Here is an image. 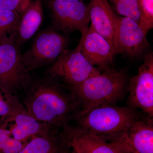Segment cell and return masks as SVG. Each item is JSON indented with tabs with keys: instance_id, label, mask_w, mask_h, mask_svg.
Returning <instances> with one entry per match:
<instances>
[{
	"instance_id": "obj_19",
	"label": "cell",
	"mask_w": 153,
	"mask_h": 153,
	"mask_svg": "<svg viewBox=\"0 0 153 153\" xmlns=\"http://www.w3.org/2000/svg\"><path fill=\"white\" fill-rule=\"evenodd\" d=\"M26 142L15 140L10 135L7 123H0V153H18Z\"/></svg>"
},
{
	"instance_id": "obj_4",
	"label": "cell",
	"mask_w": 153,
	"mask_h": 153,
	"mask_svg": "<svg viewBox=\"0 0 153 153\" xmlns=\"http://www.w3.org/2000/svg\"><path fill=\"white\" fill-rule=\"evenodd\" d=\"M17 36L0 44V91L7 96L24 89L32 76L25 66Z\"/></svg>"
},
{
	"instance_id": "obj_3",
	"label": "cell",
	"mask_w": 153,
	"mask_h": 153,
	"mask_svg": "<svg viewBox=\"0 0 153 153\" xmlns=\"http://www.w3.org/2000/svg\"><path fill=\"white\" fill-rule=\"evenodd\" d=\"M126 80L123 72L112 68L67 88L80 105L79 117L98 105L117 102L123 95Z\"/></svg>"
},
{
	"instance_id": "obj_6",
	"label": "cell",
	"mask_w": 153,
	"mask_h": 153,
	"mask_svg": "<svg viewBox=\"0 0 153 153\" xmlns=\"http://www.w3.org/2000/svg\"><path fill=\"white\" fill-rule=\"evenodd\" d=\"M42 1L49 11L53 29L66 36L76 31L81 34L87 32L90 22L88 4L79 1Z\"/></svg>"
},
{
	"instance_id": "obj_20",
	"label": "cell",
	"mask_w": 153,
	"mask_h": 153,
	"mask_svg": "<svg viewBox=\"0 0 153 153\" xmlns=\"http://www.w3.org/2000/svg\"><path fill=\"white\" fill-rule=\"evenodd\" d=\"M111 3L115 10L122 16L128 17L133 19L139 25L140 15L137 0H107Z\"/></svg>"
},
{
	"instance_id": "obj_1",
	"label": "cell",
	"mask_w": 153,
	"mask_h": 153,
	"mask_svg": "<svg viewBox=\"0 0 153 153\" xmlns=\"http://www.w3.org/2000/svg\"><path fill=\"white\" fill-rule=\"evenodd\" d=\"M23 90L26 111L38 121L61 129L79 117L81 109L74 96L49 75L32 77Z\"/></svg>"
},
{
	"instance_id": "obj_11",
	"label": "cell",
	"mask_w": 153,
	"mask_h": 153,
	"mask_svg": "<svg viewBox=\"0 0 153 153\" xmlns=\"http://www.w3.org/2000/svg\"><path fill=\"white\" fill-rule=\"evenodd\" d=\"M81 38V52L88 63L104 71L113 68L114 58L117 52L106 39L91 25Z\"/></svg>"
},
{
	"instance_id": "obj_22",
	"label": "cell",
	"mask_w": 153,
	"mask_h": 153,
	"mask_svg": "<svg viewBox=\"0 0 153 153\" xmlns=\"http://www.w3.org/2000/svg\"><path fill=\"white\" fill-rule=\"evenodd\" d=\"M33 0H0V9L17 12L22 16Z\"/></svg>"
},
{
	"instance_id": "obj_23",
	"label": "cell",
	"mask_w": 153,
	"mask_h": 153,
	"mask_svg": "<svg viewBox=\"0 0 153 153\" xmlns=\"http://www.w3.org/2000/svg\"><path fill=\"white\" fill-rule=\"evenodd\" d=\"M47 1H83L87 0H47Z\"/></svg>"
},
{
	"instance_id": "obj_24",
	"label": "cell",
	"mask_w": 153,
	"mask_h": 153,
	"mask_svg": "<svg viewBox=\"0 0 153 153\" xmlns=\"http://www.w3.org/2000/svg\"><path fill=\"white\" fill-rule=\"evenodd\" d=\"M73 150V149H72ZM72 153H77L76 152H75V151L73 150V151H72Z\"/></svg>"
},
{
	"instance_id": "obj_9",
	"label": "cell",
	"mask_w": 153,
	"mask_h": 153,
	"mask_svg": "<svg viewBox=\"0 0 153 153\" xmlns=\"http://www.w3.org/2000/svg\"><path fill=\"white\" fill-rule=\"evenodd\" d=\"M147 34L133 19L117 16L116 42L118 54L134 57L141 56L149 45Z\"/></svg>"
},
{
	"instance_id": "obj_2",
	"label": "cell",
	"mask_w": 153,
	"mask_h": 153,
	"mask_svg": "<svg viewBox=\"0 0 153 153\" xmlns=\"http://www.w3.org/2000/svg\"><path fill=\"white\" fill-rule=\"evenodd\" d=\"M139 119L136 109L127 105L102 104L80 116L76 126L113 143Z\"/></svg>"
},
{
	"instance_id": "obj_15",
	"label": "cell",
	"mask_w": 153,
	"mask_h": 153,
	"mask_svg": "<svg viewBox=\"0 0 153 153\" xmlns=\"http://www.w3.org/2000/svg\"><path fill=\"white\" fill-rule=\"evenodd\" d=\"M42 0H33L21 16L16 43L22 49L37 32L44 19Z\"/></svg>"
},
{
	"instance_id": "obj_26",
	"label": "cell",
	"mask_w": 153,
	"mask_h": 153,
	"mask_svg": "<svg viewBox=\"0 0 153 153\" xmlns=\"http://www.w3.org/2000/svg\"></svg>"
},
{
	"instance_id": "obj_16",
	"label": "cell",
	"mask_w": 153,
	"mask_h": 153,
	"mask_svg": "<svg viewBox=\"0 0 153 153\" xmlns=\"http://www.w3.org/2000/svg\"><path fill=\"white\" fill-rule=\"evenodd\" d=\"M56 130L45 136L34 137L18 153H65L70 147L66 140Z\"/></svg>"
},
{
	"instance_id": "obj_7",
	"label": "cell",
	"mask_w": 153,
	"mask_h": 153,
	"mask_svg": "<svg viewBox=\"0 0 153 153\" xmlns=\"http://www.w3.org/2000/svg\"><path fill=\"white\" fill-rule=\"evenodd\" d=\"M68 41L66 36L53 28L41 31L22 54L25 66L30 71L53 64L66 49Z\"/></svg>"
},
{
	"instance_id": "obj_21",
	"label": "cell",
	"mask_w": 153,
	"mask_h": 153,
	"mask_svg": "<svg viewBox=\"0 0 153 153\" xmlns=\"http://www.w3.org/2000/svg\"><path fill=\"white\" fill-rule=\"evenodd\" d=\"M140 26L147 33L153 27V0H137Z\"/></svg>"
},
{
	"instance_id": "obj_13",
	"label": "cell",
	"mask_w": 153,
	"mask_h": 153,
	"mask_svg": "<svg viewBox=\"0 0 153 153\" xmlns=\"http://www.w3.org/2000/svg\"><path fill=\"white\" fill-rule=\"evenodd\" d=\"M89 17L92 27L106 39L118 53L116 42L117 16L107 0H89Z\"/></svg>"
},
{
	"instance_id": "obj_18",
	"label": "cell",
	"mask_w": 153,
	"mask_h": 153,
	"mask_svg": "<svg viewBox=\"0 0 153 153\" xmlns=\"http://www.w3.org/2000/svg\"><path fill=\"white\" fill-rule=\"evenodd\" d=\"M25 109L16 95L7 96L0 91V122H4Z\"/></svg>"
},
{
	"instance_id": "obj_25",
	"label": "cell",
	"mask_w": 153,
	"mask_h": 153,
	"mask_svg": "<svg viewBox=\"0 0 153 153\" xmlns=\"http://www.w3.org/2000/svg\"><path fill=\"white\" fill-rule=\"evenodd\" d=\"M65 153H72V152H67Z\"/></svg>"
},
{
	"instance_id": "obj_17",
	"label": "cell",
	"mask_w": 153,
	"mask_h": 153,
	"mask_svg": "<svg viewBox=\"0 0 153 153\" xmlns=\"http://www.w3.org/2000/svg\"><path fill=\"white\" fill-rule=\"evenodd\" d=\"M21 16L16 11L0 9V44L17 36Z\"/></svg>"
},
{
	"instance_id": "obj_8",
	"label": "cell",
	"mask_w": 153,
	"mask_h": 153,
	"mask_svg": "<svg viewBox=\"0 0 153 153\" xmlns=\"http://www.w3.org/2000/svg\"><path fill=\"white\" fill-rule=\"evenodd\" d=\"M128 105L140 109L153 117V55L152 52L145 55L143 65L137 74L131 79L129 84Z\"/></svg>"
},
{
	"instance_id": "obj_14",
	"label": "cell",
	"mask_w": 153,
	"mask_h": 153,
	"mask_svg": "<svg viewBox=\"0 0 153 153\" xmlns=\"http://www.w3.org/2000/svg\"><path fill=\"white\" fill-rule=\"evenodd\" d=\"M13 122L8 129L10 135L15 140L26 142L28 139L36 136H45L60 129L36 120L23 110L5 122Z\"/></svg>"
},
{
	"instance_id": "obj_10",
	"label": "cell",
	"mask_w": 153,
	"mask_h": 153,
	"mask_svg": "<svg viewBox=\"0 0 153 153\" xmlns=\"http://www.w3.org/2000/svg\"><path fill=\"white\" fill-rule=\"evenodd\" d=\"M111 143L122 153H153V119H139Z\"/></svg>"
},
{
	"instance_id": "obj_12",
	"label": "cell",
	"mask_w": 153,
	"mask_h": 153,
	"mask_svg": "<svg viewBox=\"0 0 153 153\" xmlns=\"http://www.w3.org/2000/svg\"><path fill=\"white\" fill-rule=\"evenodd\" d=\"M61 130L60 134L77 153H121L113 144L76 126L69 125Z\"/></svg>"
},
{
	"instance_id": "obj_5",
	"label": "cell",
	"mask_w": 153,
	"mask_h": 153,
	"mask_svg": "<svg viewBox=\"0 0 153 153\" xmlns=\"http://www.w3.org/2000/svg\"><path fill=\"white\" fill-rule=\"evenodd\" d=\"M82 39L73 49H65L52 64L48 75L67 88L77 85L89 77L101 73L90 64L81 52Z\"/></svg>"
}]
</instances>
